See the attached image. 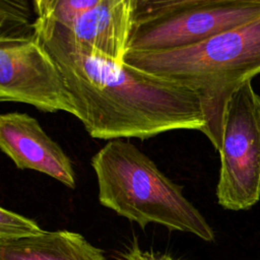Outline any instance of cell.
<instances>
[{
  "label": "cell",
  "mask_w": 260,
  "mask_h": 260,
  "mask_svg": "<svg viewBox=\"0 0 260 260\" xmlns=\"http://www.w3.org/2000/svg\"><path fill=\"white\" fill-rule=\"evenodd\" d=\"M35 24L65 78L76 118L92 138L143 140L174 130L204 134L201 101L189 87L77 44L48 19Z\"/></svg>",
  "instance_id": "6da1fadb"
},
{
  "label": "cell",
  "mask_w": 260,
  "mask_h": 260,
  "mask_svg": "<svg viewBox=\"0 0 260 260\" xmlns=\"http://www.w3.org/2000/svg\"><path fill=\"white\" fill-rule=\"evenodd\" d=\"M125 62L195 91L206 120L204 135L218 151L229 98L244 82L260 74V18L192 46L128 52Z\"/></svg>",
  "instance_id": "7a4b0ae2"
},
{
  "label": "cell",
  "mask_w": 260,
  "mask_h": 260,
  "mask_svg": "<svg viewBox=\"0 0 260 260\" xmlns=\"http://www.w3.org/2000/svg\"><path fill=\"white\" fill-rule=\"evenodd\" d=\"M100 203L144 229L149 223L192 234L205 242L215 235L200 211L146 154L128 141L114 139L92 157Z\"/></svg>",
  "instance_id": "3957f363"
},
{
  "label": "cell",
  "mask_w": 260,
  "mask_h": 260,
  "mask_svg": "<svg viewBox=\"0 0 260 260\" xmlns=\"http://www.w3.org/2000/svg\"><path fill=\"white\" fill-rule=\"evenodd\" d=\"M244 82L229 98L223 112L217 203L240 211L260 199V94Z\"/></svg>",
  "instance_id": "277c9868"
},
{
  "label": "cell",
  "mask_w": 260,
  "mask_h": 260,
  "mask_svg": "<svg viewBox=\"0 0 260 260\" xmlns=\"http://www.w3.org/2000/svg\"><path fill=\"white\" fill-rule=\"evenodd\" d=\"M0 101L27 104L47 113L77 114L65 78L37 31L0 39Z\"/></svg>",
  "instance_id": "5b68a950"
},
{
  "label": "cell",
  "mask_w": 260,
  "mask_h": 260,
  "mask_svg": "<svg viewBox=\"0 0 260 260\" xmlns=\"http://www.w3.org/2000/svg\"><path fill=\"white\" fill-rule=\"evenodd\" d=\"M260 18V5L206 4L184 8L134 26L128 52L192 46Z\"/></svg>",
  "instance_id": "8992f818"
},
{
  "label": "cell",
  "mask_w": 260,
  "mask_h": 260,
  "mask_svg": "<svg viewBox=\"0 0 260 260\" xmlns=\"http://www.w3.org/2000/svg\"><path fill=\"white\" fill-rule=\"evenodd\" d=\"M0 148L16 168L46 174L70 189L75 188L69 156L28 114L9 112L0 116Z\"/></svg>",
  "instance_id": "52a82bcc"
},
{
  "label": "cell",
  "mask_w": 260,
  "mask_h": 260,
  "mask_svg": "<svg viewBox=\"0 0 260 260\" xmlns=\"http://www.w3.org/2000/svg\"><path fill=\"white\" fill-rule=\"evenodd\" d=\"M136 8L137 0H100L71 24L54 23L75 43L123 63L135 26Z\"/></svg>",
  "instance_id": "ba28073f"
},
{
  "label": "cell",
  "mask_w": 260,
  "mask_h": 260,
  "mask_svg": "<svg viewBox=\"0 0 260 260\" xmlns=\"http://www.w3.org/2000/svg\"><path fill=\"white\" fill-rule=\"evenodd\" d=\"M0 260H107L104 251L82 235L55 231L0 244Z\"/></svg>",
  "instance_id": "9c48e42d"
},
{
  "label": "cell",
  "mask_w": 260,
  "mask_h": 260,
  "mask_svg": "<svg viewBox=\"0 0 260 260\" xmlns=\"http://www.w3.org/2000/svg\"><path fill=\"white\" fill-rule=\"evenodd\" d=\"M35 32L26 0H0V39L29 37Z\"/></svg>",
  "instance_id": "30bf717a"
},
{
  "label": "cell",
  "mask_w": 260,
  "mask_h": 260,
  "mask_svg": "<svg viewBox=\"0 0 260 260\" xmlns=\"http://www.w3.org/2000/svg\"><path fill=\"white\" fill-rule=\"evenodd\" d=\"M228 3L260 5V0H146L137 5L135 12V25L191 6Z\"/></svg>",
  "instance_id": "8fae6325"
},
{
  "label": "cell",
  "mask_w": 260,
  "mask_h": 260,
  "mask_svg": "<svg viewBox=\"0 0 260 260\" xmlns=\"http://www.w3.org/2000/svg\"><path fill=\"white\" fill-rule=\"evenodd\" d=\"M44 232L34 219L4 207L0 208V244L20 241L38 236Z\"/></svg>",
  "instance_id": "7c38bea8"
},
{
  "label": "cell",
  "mask_w": 260,
  "mask_h": 260,
  "mask_svg": "<svg viewBox=\"0 0 260 260\" xmlns=\"http://www.w3.org/2000/svg\"><path fill=\"white\" fill-rule=\"evenodd\" d=\"M99 1L100 0H56L53 11L47 19L61 25H69L80 15L95 6Z\"/></svg>",
  "instance_id": "4fadbf2b"
},
{
  "label": "cell",
  "mask_w": 260,
  "mask_h": 260,
  "mask_svg": "<svg viewBox=\"0 0 260 260\" xmlns=\"http://www.w3.org/2000/svg\"><path fill=\"white\" fill-rule=\"evenodd\" d=\"M120 260H183L174 258L169 254H158L151 251L142 250L136 238H134L131 245L127 248L126 251L120 254Z\"/></svg>",
  "instance_id": "5bb4252c"
},
{
  "label": "cell",
  "mask_w": 260,
  "mask_h": 260,
  "mask_svg": "<svg viewBox=\"0 0 260 260\" xmlns=\"http://www.w3.org/2000/svg\"><path fill=\"white\" fill-rule=\"evenodd\" d=\"M34 7L37 14V19H47L54 8L56 0H32Z\"/></svg>",
  "instance_id": "9a60e30c"
},
{
  "label": "cell",
  "mask_w": 260,
  "mask_h": 260,
  "mask_svg": "<svg viewBox=\"0 0 260 260\" xmlns=\"http://www.w3.org/2000/svg\"><path fill=\"white\" fill-rule=\"evenodd\" d=\"M143 1H146V0H137V5H138L139 3H141V2H143Z\"/></svg>",
  "instance_id": "2e32d148"
}]
</instances>
